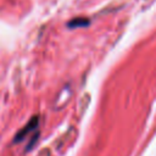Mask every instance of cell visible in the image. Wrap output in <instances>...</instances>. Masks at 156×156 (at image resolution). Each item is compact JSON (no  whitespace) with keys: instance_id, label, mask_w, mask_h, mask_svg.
Returning <instances> with one entry per match:
<instances>
[{"instance_id":"cell-1","label":"cell","mask_w":156,"mask_h":156,"mask_svg":"<svg viewBox=\"0 0 156 156\" xmlns=\"http://www.w3.org/2000/svg\"><path fill=\"white\" fill-rule=\"evenodd\" d=\"M37 124H38V118L37 117H34L33 119H30L29 121V123L23 128V129H21L18 133H17V135H16V138H15V141L16 143H18V141H21L30 130H33L35 127H37Z\"/></svg>"},{"instance_id":"cell-2","label":"cell","mask_w":156,"mask_h":156,"mask_svg":"<svg viewBox=\"0 0 156 156\" xmlns=\"http://www.w3.org/2000/svg\"><path fill=\"white\" fill-rule=\"evenodd\" d=\"M89 23V21L87 18H74L68 26L69 27H76V26H87Z\"/></svg>"}]
</instances>
